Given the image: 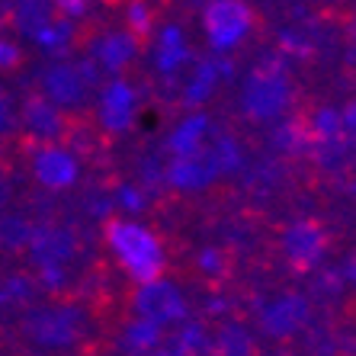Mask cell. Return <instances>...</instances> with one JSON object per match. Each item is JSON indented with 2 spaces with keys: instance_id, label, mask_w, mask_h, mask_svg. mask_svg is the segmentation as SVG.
I'll return each instance as SVG.
<instances>
[{
  "instance_id": "obj_1",
  "label": "cell",
  "mask_w": 356,
  "mask_h": 356,
  "mask_svg": "<svg viewBox=\"0 0 356 356\" xmlns=\"http://www.w3.org/2000/svg\"><path fill=\"white\" fill-rule=\"evenodd\" d=\"M106 318L83 296H42L10 318V340L29 356H97Z\"/></svg>"
},
{
  "instance_id": "obj_2",
  "label": "cell",
  "mask_w": 356,
  "mask_h": 356,
  "mask_svg": "<svg viewBox=\"0 0 356 356\" xmlns=\"http://www.w3.org/2000/svg\"><path fill=\"white\" fill-rule=\"evenodd\" d=\"M298 106V83L282 55L257 61L238 90V119L250 129L276 125Z\"/></svg>"
},
{
  "instance_id": "obj_3",
  "label": "cell",
  "mask_w": 356,
  "mask_h": 356,
  "mask_svg": "<svg viewBox=\"0 0 356 356\" xmlns=\"http://www.w3.org/2000/svg\"><path fill=\"white\" fill-rule=\"evenodd\" d=\"M334 250L331 225L318 216H296L289 222H276L266 234V254L270 260L292 276H312L324 266Z\"/></svg>"
},
{
  "instance_id": "obj_4",
  "label": "cell",
  "mask_w": 356,
  "mask_h": 356,
  "mask_svg": "<svg viewBox=\"0 0 356 356\" xmlns=\"http://www.w3.org/2000/svg\"><path fill=\"white\" fill-rule=\"evenodd\" d=\"M99 232H103V244L113 254L116 266L135 286L167 273V248L161 234H154L148 225H138L122 216H106Z\"/></svg>"
},
{
  "instance_id": "obj_5",
  "label": "cell",
  "mask_w": 356,
  "mask_h": 356,
  "mask_svg": "<svg viewBox=\"0 0 356 356\" xmlns=\"http://www.w3.org/2000/svg\"><path fill=\"white\" fill-rule=\"evenodd\" d=\"M87 116H74V113L55 106L49 97H42L35 87H29L17 99V145L13 148L23 151L35 148V145H67L71 148V141Z\"/></svg>"
},
{
  "instance_id": "obj_6",
  "label": "cell",
  "mask_w": 356,
  "mask_h": 356,
  "mask_svg": "<svg viewBox=\"0 0 356 356\" xmlns=\"http://www.w3.org/2000/svg\"><path fill=\"white\" fill-rule=\"evenodd\" d=\"M254 327L260 337L273 343H292L308 324L315 321V296L302 289H280L273 296L257 298L254 305Z\"/></svg>"
},
{
  "instance_id": "obj_7",
  "label": "cell",
  "mask_w": 356,
  "mask_h": 356,
  "mask_svg": "<svg viewBox=\"0 0 356 356\" xmlns=\"http://www.w3.org/2000/svg\"><path fill=\"white\" fill-rule=\"evenodd\" d=\"M122 312L135 318H148L161 327H177L180 321L190 318V302L183 296L180 282L158 276L151 282H141L122 296Z\"/></svg>"
},
{
  "instance_id": "obj_8",
  "label": "cell",
  "mask_w": 356,
  "mask_h": 356,
  "mask_svg": "<svg viewBox=\"0 0 356 356\" xmlns=\"http://www.w3.org/2000/svg\"><path fill=\"white\" fill-rule=\"evenodd\" d=\"M260 26V13L248 0H209L202 7V35L216 51H232L250 39Z\"/></svg>"
},
{
  "instance_id": "obj_9",
  "label": "cell",
  "mask_w": 356,
  "mask_h": 356,
  "mask_svg": "<svg viewBox=\"0 0 356 356\" xmlns=\"http://www.w3.org/2000/svg\"><path fill=\"white\" fill-rule=\"evenodd\" d=\"M33 87L42 97H49L55 106L67 109L74 116H87L93 106V97H97V90L87 83V77L81 74L74 58H51L35 74Z\"/></svg>"
},
{
  "instance_id": "obj_10",
  "label": "cell",
  "mask_w": 356,
  "mask_h": 356,
  "mask_svg": "<svg viewBox=\"0 0 356 356\" xmlns=\"http://www.w3.org/2000/svg\"><path fill=\"white\" fill-rule=\"evenodd\" d=\"M17 154L26 158V170H29L39 190L67 193L81 183L83 161L67 145H35V148H23Z\"/></svg>"
},
{
  "instance_id": "obj_11",
  "label": "cell",
  "mask_w": 356,
  "mask_h": 356,
  "mask_svg": "<svg viewBox=\"0 0 356 356\" xmlns=\"http://www.w3.org/2000/svg\"><path fill=\"white\" fill-rule=\"evenodd\" d=\"M135 113H138V90L129 77H109L93 97L90 119L103 138H119L132 129Z\"/></svg>"
},
{
  "instance_id": "obj_12",
  "label": "cell",
  "mask_w": 356,
  "mask_h": 356,
  "mask_svg": "<svg viewBox=\"0 0 356 356\" xmlns=\"http://www.w3.org/2000/svg\"><path fill=\"white\" fill-rule=\"evenodd\" d=\"M225 180V170L218 164L212 145H206L193 154H183V158H170L164 167V186L174 196H193V193H206L212 190L216 183Z\"/></svg>"
},
{
  "instance_id": "obj_13",
  "label": "cell",
  "mask_w": 356,
  "mask_h": 356,
  "mask_svg": "<svg viewBox=\"0 0 356 356\" xmlns=\"http://www.w3.org/2000/svg\"><path fill=\"white\" fill-rule=\"evenodd\" d=\"M232 74V65L216 55H202V58H193V67L186 71V77L177 87V99L180 106L186 109H199L206 106L209 99L216 97V90L225 83V77Z\"/></svg>"
},
{
  "instance_id": "obj_14",
  "label": "cell",
  "mask_w": 356,
  "mask_h": 356,
  "mask_svg": "<svg viewBox=\"0 0 356 356\" xmlns=\"http://www.w3.org/2000/svg\"><path fill=\"white\" fill-rule=\"evenodd\" d=\"M145 51H151V65L167 83H177V74L193 58L190 39H186V29L180 23H164L161 29H154Z\"/></svg>"
},
{
  "instance_id": "obj_15",
  "label": "cell",
  "mask_w": 356,
  "mask_h": 356,
  "mask_svg": "<svg viewBox=\"0 0 356 356\" xmlns=\"http://www.w3.org/2000/svg\"><path fill=\"white\" fill-rule=\"evenodd\" d=\"M65 17L67 13L55 0H13V3H10L7 29L13 35H19V39H29L39 45L42 35Z\"/></svg>"
},
{
  "instance_id": "obj_16",
  "label": "cell",
  "mask_w": 356,
  "mask_h": 356,
  "mask_svg": "<svg viewBox=\"0 0 356 356\" xmlns=\"http://www.w3.org/2000/svg\"><path fill=\"white\" fill-rule=\"evenodd\" d=\"M116 347L122 356H151L158 353L161 347H164L167 340V327H161V324L148 321V318H122L116 327Z\"/></svg>"
},
{
  "instance_id": "obj_17",
  "label": "cell",
  "mask_w": 356,
  "mask_h": 356,
  "mask_svg": "<svg viewBox=\"0 0 356 356\" xmlns=\"http://www.w3.org/2000/svg\"><path fill=\"white\" fill-rule=\"evenodd\" d=\"M212 356H260L257 334L248 327L244 318H222L212 327Z\"/></svg>"
},
{
  "instance_id": "obj_18",
  "label": "cell",
  "mask_w": 356,
  "mask_h": 356,
  "mask_svg": "<svg viewBox=\"0 0 356 356\" xmlns=\"http://www.w3.org/2000/svg\"><path fill=\"white\" fill-rule=\"evenodd\" d=\"M35 222L26 212H17L10 206L0 212V257L3 260H19L23 257L26 244L33 238Z\"/></svg>"
},
{
  "instance_id": "obj_19",
  "label": "cell",
  "mask_w": 356,
  "mask_h": 356,
  "mask_svg": "<svg viewBox=\"0 0 356 356\" xmlns=\"http://www.w3.org/2000/svg\"><path fill=\"white\" fill-rule=\"evenodd\" d=\"M209 129H212V119H209L206 113L193 109L190 116L183 119L174 132H170V138H167V151H170V158H183V154L199 151L202 145H206V138H209Z\"/></svg>"
},
{
  "instance_id": "obj_20",
  "label": "cell",
  "mask_w": 356,
  "mask_h": 356,
  "mask_svg": "<svg viewBox=\"0 0 356 356\" xmlns=\"http://www.w3.org/2000/svg\"><path fill=\"white\" fill-rule=\"evenodd\" d=\"M17 145V97L7 83H0V148Z\"/></svg>"
},
{
  "instance_id": "obj_21",
  "label": "cell",
  "mask_w": 356,
  "mask_h": 356,
  "mask_svg": "<svg viewBox=\"0 0 356 356\" xmlns=\"http://www.w3.org/2000/svg\"><path fill=\"white\" fill-rule=\"evenodd\" d=\"M23 51H19V45H13V42H7L3 35H0V74H10V71H19L23 67Z\"/></svg>"
},
{
  "instance_id": "obj_22",
  "label": "cell",
  "mask_w": 356,
  "mask_h": 356,
  "mask_svg": "<svg viewBox=\"0 0 356 356\" xmlns=\"http://www.w3.org/2000/svg\"><path fill=\"white\" fill-rule=\"evenodd\" d=\"M340 122H343V135H347V141L356 148V97H350L347 106L340 109Z\"/></svg>"
},
{
  "instance_id": "obj_23",
  "label": "cell",
  "mask_w": 356,
  "mask_h": 356,
  "mask_svg": "<svg viewBox=\"0 0 356 356\" xmlns=\"http://www.w3.org/2000/svg\"><path fill=\"white\" fill-rule=\"evenodd\" d=\"M350 49H353V58H356V17L350 19Z\"/></svg>"
},
{
  "instance_id": "obj_24",
  "label": "cell",
  "mask_w": 356,
  "mask_h": 356,
  "mask_svg": "<svg viewBox=\"0 0 356 356\" xmlns=\"http://www.w3.org/2000/svg\"><path fill=\"white\" fill-rule=\"evenodd\" d=\"M347 193H350V196H353V202H356V177L347 183Z\"/></svg>"
},
{
  "instance_id": "obj_25",
  "label": "cell",
  "mask_w": 356,
  "mask_h": 356,
  "mask_svg": "<svg viewBox=\"0 0 356 356\" xmlns=\"http://www.w3.org/2000/svg\"><path fill=\"white\" fill-rule=\"evenodd\" d=\"M151 356H183V353H177V350H167V353L164 350H158V353H151Z\"/></svg>"
},
{
  "instance_id": "obj_26",
  "label": "cell",
  "mask_w": 356,
  "mask_h": 356,
  "mask_svg": "<svg viewBox=\"0 0 356 356\" xmlns=\"http://www.w3.org/2000/svg\"><path fill=\"white\" fill-rule=\"evenodd\" d=\"M350 356H356V343H353V353H350Z\"/></svg>"
},
{
  "instance_id": "obj_27",
  "label": "cell",
  "mask_w": 356,
  "mask_h": 356,
  "mask_svg": "<svg viewBox=\"0 0 356 356\" xmlns=\"http://www.w3.org/2000/svg\"><path fill=\"white\" fill-rule=\"evenodd\" d=\"M196 3H209V0H196Z\"/></svg>"
}]
</instances>
